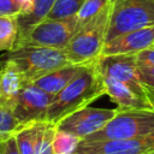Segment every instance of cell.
I'll return each mask as SVG.
<instances>
[{"label": "cell", "mask_w": 154, "mask_h": 154, "mask_svg": "<svg viewBox=\"0 0 154 154\" xmlns=\"http://www.w3.org/2000/svg\"><path fill=\"white\" fill-rule=\"evenodd\" d=\"M57 132V128L54 124H47L46 130L42 135V138L40 141V144L37 147L36 154H55L53 148V140Z\"/></svg>", "instance_id": "obj_21"}, {"label": "cell", "mask_w": 154, "mask_h": 154, "mask_svg": "<svg viewBox=\"0 0 154 154\" xmlns=\"http://www.w3.org/2000/svg\"><path fill=\"white\" fill-rule=\"evenodd\" d=\"M154 45V25L124 32L105 42L101 55L140 53Z\"/></svg>", "instance_id": "obj_10"}, {"label": "cell", "mask_w": 154, "mask_h": 154, "mask_svg": "<svg viewBox=\"0 0 154 154\" xmlns=\"http://www.w3.org/2000/svg\"><path fill=\"white\" fill-rule=\"evenodd\" d=\"M152 154H154V153H152Z\"/></svg>", "instance_id": "obj_28"}, {"label": "cell", "mask_w": 154, "mask_h": 154, "mask_svg": "<svg viewBox=\"0 0 154 154\" xmlns=\"http://www.w3.org/2000/svg\"><path fill=\"white\" fill-rule=\"evenodd\" d=\"M106 85V94L111 101L117 105L119 111L131 109H154L148 99L140 96L128 84L114 78L103 77Z\"/></svg>", "instance_id": "obj_11"}, {"label": "cell", "mask_w": 154, "mask_h": 154, "mask_svg": "<svg viewBox=\"0 0 154 154\" xmlns=\"http://www.w3.org/2000/svg\"><path fill=\"white\" fill-rule=\"evenodd\" d=\"M105 94L106 85L100 71L99 59L84 64L69 84L54 95L48 108L47 123L55 125L65 117L89 106Z\"/></svg>", "instance_id": "obj_1"}, {"label": "cell", "mask_w": 154, "mask_h": 154, "mask_svg": "<svg viewBox=\"0 0 154 154\" xmlns=\"http://www.w3.org/2000/svg\"><path fill=\"white\" fill-rule=\"evenodd\" d=\"M24 7V0H0V16H18Z\"/></svg>", "instance_id": "obj_22"}, {"label": "cell", "mask_w": 154, "mask_h": 154, "mask_svg": "<svg viewBox=\"0 0 154 154\" xmlns=\"http://www.w3.org/2000/svg\"><path fill=\"white\" fill-rule=\"evenodd\" d=\"M111 4L88 22L78 25L65 52L71 64L84 65L101 57L109 24Z\"/></svg>", "instance_id": "obj_3"}, {"label": "cell", "mask_w": 154, "mask_h": 154, "mask_svg": "<svg viewBox=\"0 0 154 154\" xmlns=\"http://www.w3.org/2000/svg\"><path fill=\"white\" fill-rule=\"evenodd\" d=\"M12 97L0 95V141H4L16 134L22 128L20 123L13 114Z\"/></svg>", "instance_id": "obj_16"}, {"label": "cell", "mask_w": 154, "mask_h": 154, "mask_svg": "<svg viewBox=\"0 0 154 154\" xmlns=\"http://www.w3.org/2000/svg\"><path fill=\"white\" fill-rule=\"evenodd\" d=\"M17 38V16H0V52L14 49Z\"/></svg>", "instance_id": "obj_17"}, {"label": "cell", "mask_w": 154, "mask_h": 154, "mask_svg": "<svg viewBox=\"0 0 154 154\" xmlns=\"http://www.w3.org/2000/svg\"><path fill=\"white\" fill-rule=\"evenodd\" d=\"M78 18L72 16L60 19H45L19 46H43L57 49H65L77 31ZM18 48V47H17Z\"/></svg>", "instance_id": "obj_7"}, {"label": "cell", "mask_w": 154, "mask_h": 154, "mask_svg": "<svg viewBox=\"0 0 154 154\" xmlns=\"http://www.w3.org/2000/svg\"><path fill=\"white\" fill-rule=\"evenodd\" d=\"M79 138L67 134V132H61L58 131L55 132L54 140H53V148L55 154H73L78 143Z\"/></svg>", "instance_id": "obj_19"}, {"label": "cell", "mask_w": 154, "mask_h": 154, "mask_svg": "<svg viewBox=\"0 0 154 154\" xmlns=\"http://www.w3.org/2000/svg\"><path fill=\"white\" fill-rule=\"evenodd\" d=\"M0 154H22L14 135L4 141H0Z\"/></svg>", "instance_id": "obj_24"}, {"label": "cell", "mask_w": 154, "mask_h": 154, "mask_svg": "<svg viewBox=\"0 0 154 154\" xmlns=\"http://www.w3.org/2000/svg\"><path fill=\"white\" fill-rule=\"evenodd\" d=\"M55 0H31L17 16L18 38L16 47H19L30 32L45 19H47Z\"/></svg>", "instance_id": "obj_12"}, {"label": "cell", "mask_w": 154, "mask_h": 154, "mask_svg": "<svg viewBox=\"0 0 154 154\" xmlns=\"http://www.w3.org/2000/svg\"><path fill=\"white\" fill-rule=\"evenodd\" d=\"M81 67L82 65L78 64H67L38 78L34 82V84L41 88L42 90L55 95L69 84V82L76 76Z\"/></svg>", "instance_id": "obj_13"}, {"label": "cell", "mask_w": 154, "mask_h": 154, "mask_svg": "<svg viewBox=\"0 0 154 154\" xmlns=\"http://www.w3.org/2000/svg\"><path fill=\"white\" fill-rule=\"evenodd\" d=\"M117 113L118 108L111 109L87 106L61 119L58 124H55V128L58 131L67 132L79 140H84L85 137L101 130L112 118H114Z\"/></svg>", "instance_id": "obj_8"}, {"label": "cell", "mask_w": 154, "mask_h": 154, "mask_svg": "<svg viewBox=\"0 0 154 154\" xmlns=\"http://www.w3.org/2000/svg\"><path fill=\"white\" fill-rule=\"evenodd\" d=\"M112 0H85L82 5L79 12L77 13L78 25L88 22L93 17H95L99 12H101L105 7L111 4Z\"/></svg>", "instance_id": "obj_20"}, {"label": "cell", "mask_w": 154, "mask_h": 154, "mask_svg": "<svg viewBox=\"0 0 154 154\" xmlns=\"http://www.w3.org/2000/svg\"><path fill=\"white\" fill-rule=\"evenodd\" d=\"M47 124V122H37L23 125L16 131L14 137L22 154H36Z\"/></svg>", "instance_id": "obj_14"}, {"label": "cell", "mask_w": 154, "mask_h": 154, "mask_svg": "<svg viewBox=\"0 0 154 154\" xmlns=\"http://www.w3.org/2000/svg\"><path fill=\"white\" fill-rule=\"evenodd\" d=\"M137 61L141 65L154 66V45L137 53Z\"/></svg>", "instance_id": "obj_25"}, {"label": "cell", "mask_w": 154, "mask_h": 154, "mask_svg": "<svg viewBox=\"0 0 154 154\" xmlns=\"http://www.w3.org/2000/svg\"><path fill=\"white\" fill-rule=\"evenodd\" d=\"M0 63H12L28 83H34L45 75L71 64L65 49L43 46H22L7 51L0 57Z\"/></svg>", "instance_id": "obj_2"}, {"label": "cell", "mask_w": 154, "mask_h": 154, "mask_svg": "<svg viewBox=\"0 0 154 154\" xmlns=\"http://www.w3.org/2000/svg\"><path fill=\"white\" fill-rule=\"evenodd\" d=\"M0 81H1V72H0Z\"/></svg>", "instance_id": "obj_27"}, {"label": "cell", "mask_w": 154, "mask_h": 154, "mask_svg": "<svg viewBox=\"0 0 154 154\" xmlns=\"http://www.w3.org/2000/svg\"><path fill=\"white\" fill-rule=\"evenodd\" d=\"M85 0H55L47 19H60L77 16Z\"/></svg>", "instance_id": "obj_18"}, {"label": "cell", "mask_w": 154, "mask_h": 154, "mask_svg": "<svg viewBox=\"0 0 154 154\" xmlns=\"http://www.w3.org/2000/svg\"><path fill=\"white\" fill-rule=\"evenodd\" d=\"M154 132V109L119 111L101 130L84 141H116L144 136Z\"/></svg>", "instance_id": "obj_5"}, {"label": "cell", "mask_w": 154, "mask_h": 154, "mask_svg": "<svg viewBox=\"0 0 154 154\" xmlns=\"http://www.w3.org/2000/svg\"><path fill=\"white\" fill-rule=\"evenodd\" d=\"M99 66L103 77L120 81L128 84L140 96L148 99L146 87L141 83L138 77L137 53L101 55L99 58Z\"/></svg>", "instance_id": "obj_9"}, {"label": "cell", "mask_w": 154, "mask_h": 154, "mask_svg": "<svg viewBox=\"0 0 154 154\" xmlns=\"http://www.w3.org/2000/svg\"><path fill=\"white\" fill-rule=\"evenodd\" d=\"M154 25V0H112L106 42L129 31Z\"/></svg>", "instance_id": "obj_4"}, {"label": "cell", "mask_w": 154, "mask_h": 154, "mask_svg": "<svg viewBox=\"0 0 154 154\" xmlns=\"http://www.w3.org/2000/svg\"><path fill=\"white\" fill-rule=\"evenodd\" d=\"M146 93H147V97H148L149 102L152 103V106H153V108H154V89L146 88Z\"/></svg>", "instance_id": "obj_26"}, {"label": "cell", "mask_w": 154, "mask_h": 154, "mask_svg": "<svg viewBox=\"0 0 154 154\" xmlns=\"http://www.w3.org/2000/svg\"><path fill=\"white\" fill-rule=\"evenodd\" d=\"M138 77L146 88L154 89V66L138 64Z\"/></svg>", "instance_id": "obj_23"}, {"label": "cell", "mask_w": 154, "mask_h": 154, "mask_svg": "<svg viewBox=\"0 0 154 154\" xmlns=\"http://www.w3.org/2000/svg\"><path fill=\"white\" fill-rule=\"evenodd\" d=\"M0 95L13 97L28 82L12 63H0Z\"/></svg>", "instance_id": "obj_15"}, {"label": "cell", "mask_w": 154, "mask_h": 154, "mask_svg": "<svg viewBox=\"0 0 154 154\" xmlns=\"http://www.w3.org/2000/svg\"><path fill=\"white\" fill-rule=\"evenodd\" d=\"M54 99L34 83H26L11 100L13 114L20 125H28L37 122H47L48 108Z\"/></svg>", "instance_id": "obj_6"}]
</instances>
